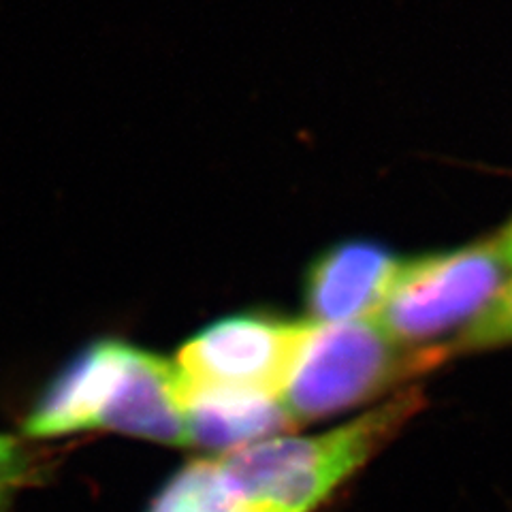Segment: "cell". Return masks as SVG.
Segmentation results:
<instances>
[{"label":"cell","instance_id":"obj_1","mask_svg":"<svg viewBox=\"0 0 512 512\" xmlns=\"http://www.w3.org/2000/svg\"><path fill=\"white\" fill-rule=\"evenodd\" d=\"M423 406L421 389H404L323 434L274 436L224 453L216 459L218 470L237 502L276 512H314Z\"/></svg>","mask_w":512,"mask_h":512},{"label":"cell","instance_id":"obj_2","mask_svg":"<svg viewBox=\"0 0 512 512\" xmlns=\"http://www.w3.org/2000/svg\"><path fill=\"white\" fill-rule=\"evenodd\" d=\"M444 359L446 346H402L374 318L350 323L310 320L280 402L295 427L323 421L372 402Z\"/></svg>","mask_w":512,"mask_h":512},{"label":"cell","instance_id":"obj_3","mask_svg":"<svg viewBox=\"0 0 512 512\" xmlns=\"http://www.w3.org/2000/svg\"><path fill=\"white\" fill-rule=\"evenodd\" d=\"M493 239L419 259H402L374 320L397 344L425 348L463 329L508 280Z\"/></svg>","mask_w":512,"mask_h":512},{"label":"cell","instance_id":"obj_4","mask_svg":"<svg viewBox=\"0 0 512 512\" xmlns=\"http://www.w3.org/2000/svg\"><path fill=\"white\" fill-rule=\"evenodd\" d=\"M310 320L235 314L201 329L173 361L186 384L278 395L291 374Z\"/></svg>","mask_w":512,"mask_h":512},{"label":"cell","instance_id":"obj_5","mask_svg":"<svg viewBox=\"0 0 512 512\" xmlns=\"http://www.w3.org/2000/svg\"><path fill=\"white\" fill-rule=\"evenodd\" d=\"M141 352L120 340H101L84 348L32 406L24 434L32 440L92 429L122 434Z\"/></svg>","mask_w":512,"mask_h":512},{"label":"cell","instance_id":"obj_6","mask_svg":"<svg viewBox=\"0 0 512 512\" xmlns=\"http://www.w3.org/2000/svg\"><path fill=\"white\" fill-rule=\"evenodd\" d=\"M399 261L372 242H346L331 248L310 267L308 318L314 323L374 318L389 293Z\"/></svg>","mask_w":512,"mask_h":512},{"label":"cell","instance_id":"obj_7","mask_svg":"<svg viewBox=\"0 0 512 512\" xmlns=\"http://www.w3.org/2000/svg\"><path fill=\"white\" fill-rule=\"evenodd\" d=\"M180 391L190 446L231 453L295 427L278 395L195 387L182 380Z\"/></svg>","mask_w":512,"mask_h":512},{"label":"cell","instance_id":"obj_8","mask_svg":"<svg viewBox=\"0 0 512 512\" xmlns=\"http://www.w3.org/2000/svg\"><path fill=\"white\" fill-rule=\"evenodd\" d=\"M244 504L237 502L227 489L218 470L216 459H201L190 463L175 474L169 485L160 491L150 512H242Z\"/></svg>","mask_w":512,"mask_h":512},{"label":"cell","instance_id":"obj_9","mask_svg":"<svg viewBox=\"0 0 512 512\" xmlns=\"http://www.w3.org/2000/svg\"><path fill=\"white\" fill-rule=\"evenodd\" d=\"M512 344V276L495 297L446 346L448 357L483 352Z\"/></svg>","mask_w":512,"mask_h":512},{"label":"cell","instance_id":"obj_10","mask_svg":"<svg viewBox=\"0 0 512 512\" xmlns=\"http://www.w3.org/2000/svg\"><path fill=\"white\" fill-rule=\"evenodd\" d=\"M37 474L35 453L18 436L0 434V512H9L18 493Z\"/></svg>","mask_w":512,"mask_h":512},{"label":"cell","instance_id":"obj_11","mask_svg":"<svg viewBox=\"0 0 512 512\" xmlns=\"http://www.w3.org/2000/svg\"><path fill=\"white\" fill-rule=\"evenodd\" d=\"M493 244L498 248L506 267L512 271V220L498 233V237H493Z\"/></svg>","mask_w":512,"mask_h":512},{"label":"cell","instance_id":"obj_12","mask_svg":"<svg viewBox=\"0 0 512 512\" xmlns=\"http://www.w3.org/2000/svg\"><path fill=\"white\" fill-rule=\"evenodd\" d=\"M242 512H276V510H269V508H263V506H250V504H244V510Z\"/></svg>","mask_w":512,"mask_h":512}]
</instances>
